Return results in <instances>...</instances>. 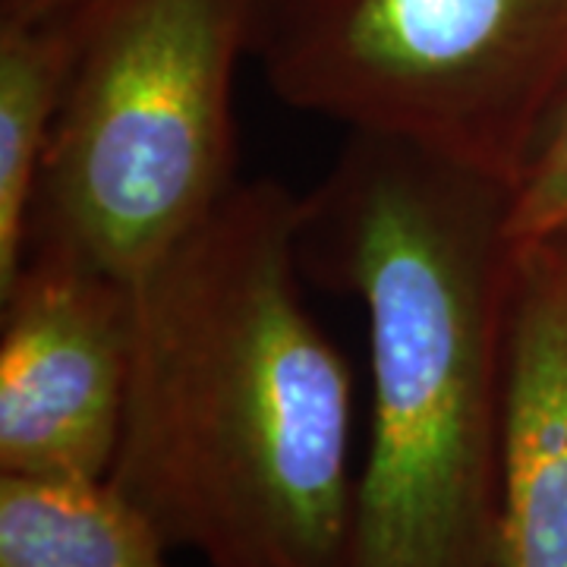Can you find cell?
Instances as JSON below:
<instances>
[{"label": "cell", "instance_id": "5b68a950", "mask_svg": "<svg viewBox=\"0 0 567 567\" xmlns=\"http://www.w3.org/2000/svg\"><path fill=\"white\" fill-rule=\"evenodd\" d=\"M0 322V476L107 480L133 365V287L32 249Z\"/></svg>", "mask_w": 567, "mask_h": 567}, {"label": "cell", "instance_id": "8992f818", "mask_svg": "<svg viewBox=\"0 0 567 567\" xmlns=\"http://www.w3.org/2000/svg\"><path fill=\"white\" fill-rule=\"evenodd\" d=\"M492 567H567V230L517 246Z\"/></svg>", "mask_w": 567, "mask_h": 567}, {"label": "cell", "instance_id": "ba28073f", "mask_svg": "<svg viewBox=\"0 0 567 567\" xmlns=\"http://www.w3.org/2000/svg\"><path fill=\"white\" fill-rule=\"evenodd\" d=\"M73 63L70 13L0 20V293L17 281L51 130Z\"/></svg>", "mask_w": 567, "mask_h": 567}, {"label": "cell", "instance_id": "3957f363", "mask_svg": "<svg viewBox=\"0 0 567 567\" xmlns=\"http://www.w3.org/2000/svg\"><path fill=\"white\" fill-rule=\"evenodd\" d=\"M259 0H80L29 252L123 284L208 221L234 181V76ZM25 252V256H29Z\"/></svg>", "mask_w": 567, "mask_h": 567}, {"label": "cell", "instance_id": "277c9868", "mask_svg": "<svg viewBox=\"0 0 567 567\" xmlns=\"http://www.w3.org/2000/svg\"><path fill=\"white\" fill-rule=\"evenodd\" d=\"M275 95L514 189L567 85V0H259Z\"/></svg>", "mask_w": 567, "mask_h": 567}, {"label": "cell", "instance_id": "6da1fadb", "mask_svg": "<svg viewBox=\"0 0 567 567\" xmlns=\"http://www.w3.org/2000/svg\"><path fill=\"white\" fill-rule=\"evenodd\" d=\"M303 196L237 183L133 284L107 483L205 567H347L353 379L300 293Z\"/></svg>", "mask_w": 567, "mask_h": 567}, {"label": "cell", "instance_id": "30bf717a", "mask_svg": "<svg viewBox=\"0 0 567 567\" xmlns=\"http://www.w3.org/2000/svg\"><path fill=\"white\" fill-rule=\"evenodd\" d=\"M73 3H80V0H0V13H3V20H44Z\"/></svg>", "mask_w": 567, "mask_h": 567}, {"label": "cell", "instance_id": "9c48e42d", "mask_svg": "<svg viewBox=\"0 0 567 567\" xmlns=\"http://www.w3.org/2000/svg\"><path fill=\"white\" fill-rule=\"evenodd\" d=\"M507 227L517 246L546 240L567 227V85L511 189Z\"/></svg>", "mask_w": 567, "mask_h": 567}, {"label": "cell", "instance_id": "52a82bcc", "mask_svg": "<svg viewBox=\"0 0 567 567\" xmlns=\"http://www.w3.org/2000/svg\"><path fill=\"white\" fill-rule=\"evenodd\" d=\"M171 546L107 480L0 476V567H174Z\"/></svg>", "mask_w": 567, "mask_h": 567}, {"label": "cell", "instance_id": "7a4b0ae2", "mask_svg": "<svg viewBox=\"0 0 567 567\" xmlns=\"http://www.w3.org/2000/svg\"><path fill=\"white\" fill-rule=\"evenodd\" d=\"M511 186L350 133L300 256L363 306L369 447L347 567H492L517 244Z\"/></svg>", "mask_w": 567, "mask_h": 567}, {"label": "cell", "instance_id": "8fae6325", "mask_svg": "<svg viewBox=\"0 0 567 567\" xmlns=\"http://www.w3.org/2000/svg\"><path fill=\"white\" fill-rule=\"evenodd\" d=\"M565 230H567V227H565Z\"/></svg>", "mask_w": 567, "mask_h": 567}]
</instances>
